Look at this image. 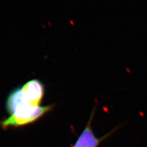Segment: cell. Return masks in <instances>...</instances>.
Instances as JSON below:
<instances>
[{"mask_svg":"<svg viewBox=\"0 0 147 147\" xmlns=\"http://www.w3.org/2000/svg\"><path fill=\"white\" fill-rule=\"evenodd\" d=\"M52 108V105L47 106H34L29 104L22 105L17 108L10 117L1 122V126L7 128L26 125L38 120L50 112Z\"/></svg>","mask_w":147,"mask_h":147,"instance_id":"6da1fadb","label":"cell"},{"mask_svg":"<svg viewBox=\"0 0 147 147\" xmlns=\"http://www.w3.org/2000/svg\"><path fill=\"white\" fill-rule=\"evenodd\" d=\"M28 102L34 106H40L45 94V86L38 79H31L20 86Z\"/></svg>","mask_w":147,"mask_h":147,"instance_id":"7a4b0ae2","label":"cell"},{"mask_svg":"<svg viewBox=\"0 0 147 147\" xmlns=\"http://www.w3.org/2000/svg\"><path fill=\"white\" fill-rule=\"evenodd\" d=\"M100 142L101 139L94 134L89 122L73 147H98Z\"/></svg>","mask_w":147,"mask_h":147,"instance_id":"3957f363","label":"cell"}]
</instances>
